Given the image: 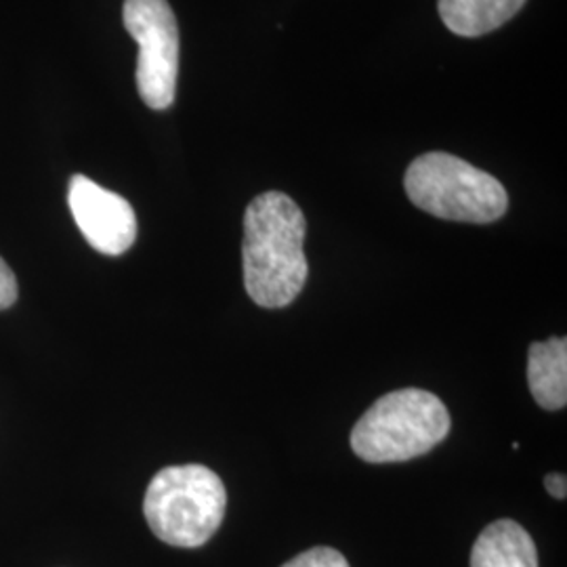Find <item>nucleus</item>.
<instances>
[{"mask_svg":"<svg viewBox=\"0 0 567 567\" xmlns=\"http://www.w3.org/2000/svg\"><path fill=\"white\" fill-rule=\"evenodd\" d=\"M305 236L303 210L282 192H265L248 204L244 213V286L255 303L280 309L301 295L309 276Z\"/></svg>","mask_w":567,"mask_h":567,"instance_id":"nucleus-1","label":"nucleus"},{"mask_svg":"<svg viewBox=\"0 0 567 567\" xmlns=\"http://www.w3.org/2000/svg\"><path fill=\"white\" fill-rule=\"evenodd\" d=\"M450 425V412L435 393L398 389L365 410L351 431V447L365 463H404L442 444Z\"/></svg>","mask_w":567,"mask_h":567,"instance_id":"nucleus-2","label":"nucleus"},{"mask_svg":"<svg viewBox=\"0 0 567 567\" xmlns=\"http://www.w3.org/2000/svg\"><path fill=\"white\" fill-rule=\"evenodd\" d=\"M225 507L224 482L204 465L166 466L143 498L147 526L171 547L206 545L224 524Z\"/></svg>","mask_w":567,"mask_h":567,"instance_id":"nucleus-3","label":"nucleus"},{"mask_svg":"<svg viewBox=\"0 0 567 567\" xmlns=\"http://www.w3.org/2000/svg\"><path fill=\"white\" fill-rule=\"evenodd\" d=\"M404 187L414 206L446 221L494 224L508 208L503 183L446 152L419 156L405 171Z\"/></svg>","mask_w":567,"mask_h":567,"instance_id":"nucleus-4","label":"nucleus"},{"mask_svg":"<svg viewBox=\"0 0 567 567\" xmlns=\"http://www.w3.org/2000/svg\"><path fill=\"white\" fill-rule=\"evenodd\" d=\"M122 20L140 47L135 76L143 103L171 107L179 76V25L168 0H124Z\"/></svg>","mask_w":567,"mask_h":567,"instance_id":"nucleus-5","label":"nucleus"},{"mask_svg":"<svg viewBox=\"0 0 567 567\" xmlns=\"http://www.w3.org/2000/svg\"><path fill=\"white\" fill-rule=\"evenodd\" d=\"M68 204L84 240L107 257L124 255L137 240V215L122 196L74 175L68 187Z\"/></svg>","mask_w":567,"mask_h":567,"instance_id":"nucleus-6","label":"nucleus"},{"mask_svg":"<svg viewBox=\"0 0 567 567\" xmlns=\"http://www.w3.org/2000/svg\"><path fill=\"white\" fill-rule=\"evenodd\" d=\"M471 567H538V550L526 527L513 519H498L475 540Z\"/></svg>","mask_w":567,"mask_h":567,"instance_id":"nucleus-7","label":"nucleus"},{"mask_svg":"<svg viewBox=\"0 0 567 567\" xmlns=\"http://www.w3.org/2000/svg\"><path fill=\"white\" fill-rule=\"evenodd\" d=\"M527 383L536 404L561 410L567 404V341L564 337L529 344Z\"/></svg>","mask_w":567,"mask_h":567,"instance_id":"nucleus-8","label":"nucleus"},{"mask_svg":"<svg viewBox=\"0 0 567 567\" xmlns=\"http://www.w3.org/2000/svg\"><path fill=\"white\" fill-rule=\"evenodd\" d=\"M526 0H440L437 9L447 30L475 39L513 20Z\"/></svg>","mask_w":567,"mask_h":567,"instance_id":"nucleus-9","label":"nucleus"},{"mask_svg":"<svg viewBox=\"0 0 567 567\" xmlns=\"http://www.w3.org/2000/svg\"><path fill=\"white\" fill-rule=\"evenodd\" d=\"M282 567H351L337 548L316 547L305 550Z\"/></svg>","mask_w":567,"mask_h":567,"instance_id":"nucleus-10","label":"nucleus"},{"mask_svg":"<svg viewBox=\"0 0 567 567\" xmlns=\"http://www.w3.org/2000/svg\"><path fill=\"white\" fill-rule=\"evenodd\" d=\"M18 301V280L11 267L0 257V309H7Z\"/></svg>","mask_w":567,"mask_h":567,"instance_id":"nucleus-11","label":"nucleus"},{"mask_svg":"<svg viewBox=\"0 0 567 567\" xmlns=\"http://www.w3.org/2000/svg\"><path fill=\"white\" fill-rule=\"evenodd\" d=\"M545 486H547L548 494L557 501H564L567 496V480L564 473H550L545 477Z\"/></svg>","mask_w":567,"mask_h":567,"instance_id":"nucleus-12","label":"nucleus"}]
</instances>
